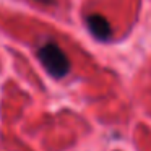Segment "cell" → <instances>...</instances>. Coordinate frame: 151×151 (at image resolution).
<instances>
[{
  "label": "cell",
  "instance_id": "1",
  "mask_svg": "<svg viewBox=\"0 0 151 151\" xmlns=\"http://www.w3.org/2000/svg\"><path fill=\"white\" fill-rule=\"evenodd\" d=\"M37 57H39V62L42 63V67L47 70V73L52 75L54 78H63L70 72L68 57L59 47V44L52 42V41L44 42L39 47Z\"/></svg>",
  "mask_w": 151,
  "mask_h": 151
},
{
  "label": "cell",
  "instance_id": "2",
  "mask_svg": "<svg viewBox=\"0 0 151 151\" xmlns=\"http://www.w3.org/2000/svg\"><path fill=\"white\" fill-rule=\"evenodd\" d=\"M86 24H88V28H89V31H91L93 36L98 37V39H101V41L109 39L111 34H112L111 24H109V21L106 20L102 15H98V13L89 15V17L86 18Z\"/></svg>",
  "mask_w": 151,
  "mask_h": 151
},
{
  "label": "cell",
  "instance_id": "3",
  "mask_svg": "<svg viewBox=\"0 0 151 151\" xmlns=\"http://www.w3.org/2000/svg\"><path fill=\"white\" fill-rule=\"evenodd\" d=\"M37 2H41V4H46V5H50V4H54V0H37Z\"/></svg>",
  "mask_w": 151,
  "mask_h": 151
}]
</instances>
